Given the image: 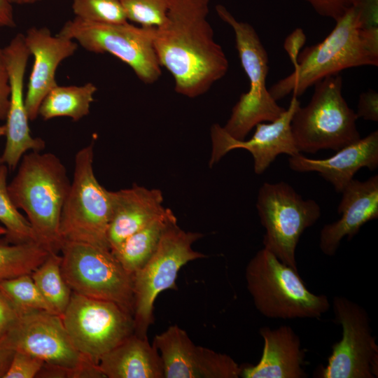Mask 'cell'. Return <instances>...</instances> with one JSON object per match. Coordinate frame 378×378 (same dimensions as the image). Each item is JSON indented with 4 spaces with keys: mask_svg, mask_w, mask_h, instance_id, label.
Wrapping results in <instances>:
<instances>
[{
    "mask_svg": "<svg viewBox=\"0 0 378 378\" xmlns=\"http://www.w3.org/2000/svg\"><path fill=\"white\" fill-rule=\"evenodd\" d=\"M93 162L92 141L75 155L73 179L61 214L60 234L63 242H83L110 248L107 230L111 216V191L97 179Z\"/></svg>",
    "mask_w": 378,
    "mask_h": 378,
    "instance_id": "cell-6",
    "label": "cell"
},
{
    "mask_svg": "<svg viewBox=\"0 0 378 378\" xmlns=\"http://www.w3.org/2000/svg\"><path fill=\"white\" fill-rule=\"evenodd\" d=\"M378 49L365 39L359 11L351 6L337 21L326 38L300 52L293 71L274 83L269 92L278 101L292 93L298 97L326 77L360 66H377Z\"/></svg>",
    "mask_w": 378,
    "mask_h": 378,
    "instance_id": "cell-3",
    "label": "cell"
},
{
    "mask_svg": "<svg viewBox=\"0 0 378 378\" xmlns=\"http://www.w3.org/2000/svg\"><path fill=\"white\" fill-rule=\"evenodd\" d=\"M6 229L4 228V227L0 223V237L1 236H4L6 234Z\"/></svg>",
    "mask_w": 378,
    "mask_h": 378,
    "instance_id": "cell-43",
    "label": "cell"
},
{
    "mask_svg": "<svg viewBox=\"0 0 378 378\" xmlns=\"http://www.w3.org/2000/svg\"><path fill=\"white\" fill-rule=\"evenodd\" d=\"M245 279L256 309L267 318H319L330 308L326 295L309 290L298 270L265 247L247 264Z\"/></svg>",
    "mask_w": 378,
    "mask_h": 378,
    "instance_id": "cell-4",
    "label": "cell"
},
{
    "mask_svg": "<svg viewBox=\"0 0 378 378\" xmlns=\"http://www.w3.org/2000/svg\"><path fill=\"white\" fill-rule=\"evenodd\" d=\"M111 216L107 230L111 250L158 217L165 209L160 190L136 184L130 188L111 191Z\"/></svg>",
    "mask_w": 378,
    "mask_h": 378,
    "instance_id": "cell-21",
    "label": "cell"
},
{
    "mask_svg": "<svg viewBox=\"0 0 378 378\" xmlns=\"http://www.w3.org/2000/svg\"><path fill=\"white\" fill-rule=\"evenodd\" d=\"M202 236L199 232L184 231L177 223L172 224L163 233L153 255L133 274V317L135 333L139 336L147 337L154 321V303L159 294L168 289L177 290L176 281L181 267L205 258L192 248Z\"/></svg>",
    "mask_w": 378,
    "mask_h": 378,
    "instance_id": "cell-9",
    "label": "cell"
},
{
    "mask_svg": "<svg viewBox=\"0 0 378 378\" xmlns=\"http://www.w3.org/2000/svg\"><path fill=\"white\" fill-rule=\"evenodd\" d=\"M0 344L62 368L68 378L104 377L98 365L76 349L61 316L50 312L30 310L20 313L0 339Z\"/></svg>",
    "mask_w": 378,
    "mask_h": 378,
    "instance_id": "cell-7",
    "label": "cell"
},
{
    "mask_svg": "<svg viewBox=\"0 0 378 378\" xmlns=\"http://www.w3.org/2000/svg\"><path fill=\"white\" fill-rule=\"evenodd\" d=\"M4 164L1 157H0V167Z\"/></svg>",
    "mask_w": 378,
    "mask_h": 378,
    "instance_id": "cell-44",
    "label": "cell"
},
{
    "mask_svg": "<svg viewBox=\"0 0 378 378\" xmlns=\"http://www.w3.org/2000/svg\"><path fill=\"white\" fill-rule=\"evenodd\" d=\"M153 345L162 359L164 378H238L241 366L230 356L196 345L178 326L155 335Z\"/></svg>",
    "mask_w": 378,
    "mask_h": 378,
    "instance_id": "cell-15",
    "label": "cell"
},
{
    "mask_svg": "<svg viewBox=\"0 0 378 378\" xmlns=\"http://www.w3.org/2000/svg\"><path fill=\"white\" fill-rule=\"evenodd\" d=\"M262 354L255 365L241 366L243 378H304V352L300 340L293 328L282 326L275 329L262 327Z\"/></svg>",
    "mask_w": 378,
    "mask_h": 378,
    "instance_id": "cell-22",
    "label": "cell"
},
{
    "mask_svg": "<svg viewBox=\"0 0 378 378\" xmlns=\"http://www.w3.org/2000/svg\"><path fill=\"white\" fill-rule=\"evenodd\" d=\"M335 321L341 325V340L332 346L320 378H374L378 375V346L366 310L343 296L332 301Z\"/></svg>",
    "mask_w": 378,
    "mask_h": 378,
    "instance_id": "cell-14",
    "label": "cell"
},
{
    "mask_svg": "<svg viewBox=\"0 0 378 378\" xmlns=\"http://www.w3.org/2000/svg\"><path fill=\"white\" fill-rule=\"evenodd\" d=\"M49 253L36 241L10 244L0 239V281L31 274Z\"/></svg>",
    "mask_w": 378,
    "mask_h": 378,
    "instance_id": "cell-27",
    "label": "cell"
},
{
    "mask_svg": "<svg viewBox=\"0 0 378 378\" xmlns=\"http://www.w3.org/2000/svg\"><path fill=\"white\" fill-rule=\"evenodd\" d=\"M5 134H6V126H5V125H0V137L2 136H5Z\"/></svg>",
    "mask_w": 378,
    "mask_h": 378,
    "instance_id": "cell-42",
    "label": "cell"
},
{
    "mask_svg": "<svg viewBox=\"0 0 378 378\" xmlns=\"http://www.w3.org/2000/svg\"><path fill=\"white\" fill-rule=\"evenodd\" d=\"M31 276L52 312L62 316L69 303L72 291L62 275L61 255L50 252L31 273Z\"/></svg>",
    "mask_w": 378,
    "mask_h": 378,
    "instance_id": "cell-26",
    "label": "cell"
},
{
    "mask_svg": "<svg viewBox=\"0 0 378 378\" xmlns=\"http://www.w3.org/2000/svg\"><path fill=\"white\" fill-rule=\"evenodd\" d=\"M45 363L32 355L15 351L9 368L4 378L37 377Z\"/></svg>",
    "mask_w": 378,
    "mask_h": 378,
    "instance_id": "cell-32",
    "label": "cell"
},
{
    "mask_svg": "<svg viewBox=\"0 0 378 378\" xmlns=\"http://www.w3.org/2000/svg\"><path fill=\"white\" fill-rule=\"evenodd\" d=\"M127 20L158 27L165 21L170 0H120Z\"/></svg>",
    "mask_w": 378,
    "mask_h": 378,
    "instance_id": "cell-31",
    "label": "cell"
},
{
    "mask_svg": "<svg viewBox=\"0 0 378 378\" xmlns=\"http://www.w3.org/2000/svg\"><path fill=\"white\" fill-rule=\"evenodd\" d=\"M355 113L358 118L377 122L378 93L372 89L362 92L359 96L357 111Z\"/></svg>",
    "mask_w": 378,
    "mask_h": 378,
    "instance_id": "cell-35",
    "label": "cell"
},
{
    "mask_svg": "<svg viewBox=\"0 0 378 378\" xmlns=\"http://www.w3.org/2000/svg\"><path fill=\"white\" fill-rule=\"evenodd\" d=\"M9 75L10 95L6 117V145L1 158L8 169L14 170L28 150L42 151L46 142L31 134L24 101V74L29 51L24 34H16L3 48Z\"/></svg>",
    "mask_w": 378,
    "mask_h": 378,
    "instance_id": "cell-16",
    "label": "cell"
},
{
    "mask_svg": "<svg viewBox=\"0 0 378 378\" xmlns=\"http://www.w3.org/2000/svg\"><path fill=\"white\" fill-rule=\"evenodd\" d=\"M341 192V218L325 225L320 233L319 247L328 256L335 255L344 237L350 240L364 224L378 218L377 175L365 181L352 179Z\"/></svg>",
    "mask_w": 378,
    "mask_h": 378,
    "instance_id": "cell-19",
    "label": "cell"
},
{
    "mask_svg": "<svg viewBox=\"0 0 378 378\" xmlns=\"http://www.w3.org/2000/svg\"><path fill=\"white\" fill-rule=\"evenodd\" d=\"M97 90L92 83L79 86L57 85L43 99L38 115L44 120L68 117L74 121H78L89 114Z\"/></svg>",
    "mask_w": 378,
    "mask_h": 378,
    "instance_id": "cell-25",
    "label": "cell"
},
{
    "mask_svg": "<svg viewBox=\"0 0 378 378\" xmlns=\"http://www.w3.org/2000/svg\"><path fill=\"white\" fill-rule=\"evenodd\" d=\"M215 9L234 31L236 48L250 84L248 92L241 94L232 108V118L245 129L276 120L286 109L276 103L267 88L269 58L256 31L250 24L237 20L224 6L216 5Z\"/></svg>",
    "mask_w": 378,
    "mask_h": 378,
    "instance_id": "cell-12",
    "label": "cell"
},
{
    "mask_svg": "<svg viewBox=\"0 0 378 378\" xmlns=\"http://www.w3.org/2000/svg\"><path fill=\"white\" fill-rule=\"evenodd\" d=\"M75 18L98 23L128 22L120 0H72Z\"/></svg>",
    "mask_w": 378,
    "mask_h": 378,
    "instance_id": "cell-30",
    "label": "cell"
},
{
    "mask_svg": "<svg viewBox=\"0 0 378 378\" xmlns=\"http://www.w3.org/2000/svg\"><path fill=\"white\" fill-rule=\"evenodd\" d=\"M61 317L76 349L97 365L135 332L133 315L118 304L74 292Z\"/></svg>",
    "mask_w": 378,
    "mask_h": 378,
    "instance_id": "cell-13",
    "label": "cell"
},
{
    "mask_svg": "<svg viewBox=\"0 0 378 378\" xmlns=\"http://www.w3.org/2000/svg\"><path fill=\"white\" fill-rule=\"evenodd\" d=\"M8 183L15 205L22 210L37 241L49 252L59 253L63 244L60 218L71 182L61 160L54 153L30 151Z\"/></svg>",
    "mask_w": 378,
    "mask_h": 378,
    "instance_id": "cell-2",
    "label": "cell"
},
{
    "mask_svg": "<svg viewBox=\"0 0 378 378\" xmlns=\"http://www.w3.org/2000/svg\"><path fill=\"white\" fill-rule=\"evenodd\" d=\"M305 42L306 35L301 28L294 29L284 41V48L293 67L297 65L298 56Z\"/></svg>",
    "mask_w": 378,
    "mask_h": 378,
    "instance_id": "cell-37",
    "label": "cell"
},
{
    "mask_svg": "<svg viewBox=\"0 0 378 378\" xmlns=\"http://www.w3.org/2000/svg\"><path fill=\"white\" fill-rule=\"evenodd\" d=\"M61 270L72 292L113 302L134 314L133 275L108 248L64 241Z\"/></svg>",
    "mask_w": 378,
    "mask_h": 378,
    "instance_id": "cell-8",
    "label": "cell"
},
{
    "mask_svg": "<svg viewBox=\"0 0 378 378\" xmlns=\"http://www.w3.org/2000/svg\"><path fill=\"white\" fill-rule=\"evenodd\" d=\"M317 14L337 21L351 6V0H304Z\"/></svg>",
    "mask_w": 378,
    "mask_h": 378,
    "instance_id": "cell-34",
    "label": "cell"
},
{
    "mask_svg": "<svg viewBox=\"0 0 378 378\" xmlns=\"http://www.w3.org/2000/svg\"><path fill=\"white\" fill-rule=\"evenodd\" d=\"M289 167L298 172H315L341 192L361 168L378 167V131L340 148L326 159H312L300 155L290 156Z\"/></svg>",
    "mask_w": 378,
    "mask_h": 378,
    "instance_id": "cell-20",
    "label": "cell"
},
{
    "mask_svg": "<svg viewBox=\"0 0 378 378\" xmlns=\"http://www.w3.org/2000/svg\"><path fill=\"white\" fill-rule=\"evenodd\" d=\"M256 208L265 229L264 247L298 270L295 251L300 237L319 219L320 206L313 200H304L291 186L280 181L262 185Z\"/></svg>",
    "mask_w": 378,
    "mask_h": 378,
    "instance_id": "cell-11",
    "label": "cell"
},
{
    "mask_svg": "<svg viewBox=\"0 0 378 378\" xmlns=\"http://www.w3.org/2000/svg\"><path fill=\"white\" fill-rule=\"evenodd\" d=\"M0 292L19 313L30 310L54 313L34 282L31 274L0 281Z\"/></svg>",
    "mask_w": 378,
    "mask_h": 378,
    "instance_id": "cell-29",
    "label": "cell"
},
{
    "mask_svg": "<svg viewBox=\"0 0 378 378\" xmlns=\"http://www.w3.org/2000/svg\"><path fill=\"white\" fill-rule=\"evenodd\" d=\"M12 5H29L35 4L41 0H8Z\"/></svg>",
    "mask_w": 378,
    "mask_h": 378,
    "instance_id": "cell-41",
    "label": "cell"
},
{
    "mask_svg": "<svg viewBox=\"0 0 378 378\" xmlns=\"http://www.w3.org/2000/svg\"><path fill=\"white\" fill-rule=\"evenodd\" d=\"M25 44L34 57L24 101L29 121L38 116L40 105L57 83L55 73L60 63L72 56L78 44L74 40L52 35L47 27H30L24 34Z\"/></svg>",
    "mask_w": 378,
    "mask_h": 378,
    "instance_id": "cell-18",
    "label": "cell"
},
{
    "mask_svg": "<svg viewBox=\"0 0 378 378\" xmlns=\"http://www.w3.org/2000/svg\"><path fill=\"white\" fill-rule=\"evenodd\" d=\"M300 105L298 97L293 96L288 108L281 117L269 123L257 124L253 136L248 140L234 139L219 124L213 125L211 127V154L209 167L217 163L228 152L243 148L251 153L255 173L260 174L280 154L292 156L300 153L295 146L290 127L293 115Z\"/></svg>",
    "mask_w": 378,
    "mask_h": 378,
    "instance_id": "cell-17",
    "label": "cell"
},
{
    "mask_svg": "<svg viewBox=\"0 0 378 378\" xmlns=\"http://www.w3.org/2000/svg\"><path fill=\"white\" fill-rule=\"evenodd\" d=\"M209 0H170L153 44L161 66L174 77L175 90L189 98L206 93L228 70V60L208 21Z\"/></svg>",
    "mask_w": 378,
    "mask_h": 378,
    "instance_id": "cell-1",
    "label": "cell"
},
{
    "mask_svg": "<svg viewBox=\"0 0 378 378\" xmlns=\"http://www.w3.org/2000/svg\"><path fill=\"white\" fill-rule=\"evenodd\" d=\"M13 6L8 0H0V27H15Z\"/></svg>",
    "mask_w": 378,
    "mask_h": 378,
    "instance_id": "cell-39",
    "label": "cell"
},
{
    "mask_svg": "<svg viewBox=\"0 0 378 378\" xmlns=\"http://www.w3.org/2000/svg\"><path fill=\"white\" fill-rule=\"evenodd\" d=\"M351 2L359 11L361 30L378 34V0H351Z\"/></svg>",
    "mask_w": 378,
    "mask_h": 378,
    "instance_id": "cell-33",
    "label": "cell"
},
{
    "mask_svg": "<svg viewBox=\"0 0 378 378\" xmlns=\"http://www.w3.org/2000/svg\"><path fill=\"white\" fill-rule=\"evenodd\" d=\"M175 223L177 219L174 212L165 208L161 214L111 251L122 266L133 275L147 262L155 251L164 231Z\"/></svg>",
    "mask_w": 378,
    "mask_h": 378,
    "instance_id": "cell-24",
    "label": "cell"
},
{
    "mask_svg": "<svg viewBox=\"0 0 378 378\" xmlns=\"http://www.w3.org/2000/svg\"><path fill=\"white\" fill-rule=\"evenodd\" d=\"M8 171L6 164L0 167V223L6 231L4 239L10 244L38 242L29 220L19 211L8 194Z\"/></svg>",
    "mask_w": 378,
    "mask_h": 378,
    "instance_id": "cell-28",
    "label": "cell"
},
{
    "mask_svg": "<svg viewBox=\"0 0 378 378\" xmlns=\"http://www.w3.org/2000/svg\"><path fill=\"white\" fill-rule=\"evenodd\" d=\"M20 313L0 292V339L10 329Z\"/></svg>",
    "mask_w": 378,
    "mask_h": 378,
    "instance_id": "cell-38",
    "label": "cell"
},
{
    "mask_svg": "<svg viewBox=\"0 0 378 378\" xmlns=\"http://www.w3.org/2000/svg\"><path fill=\"white\" fill-rule=\"evenodd\" d=\"M10 86L3 48H0V120H6L10 104Z\"/></svg>",
    "mask_w": 378,
    "mask_h": 378,
    "instance_id": "cell-36",
    "label": "cell"
},
{
    "mask_svg": "<svg viewBox=\"0 0 378 378\" xmlns=\"http://www.w3.org/2000/svg\"><path fill=\"white\" fill-rule=\"evenodd\" d=\"M98 367L105 378H164L159 352L135 332L103 355Z\"/></svg>",
    "mask_w": 378,
    "mask_h": 378,
    "instance_id": "cell-23",
    "label": "cell"
},
{
    "mask_svg": "<svg viewBox=\"0 0 378 378\" xmlns=\"http://www.w3.org/2000/svg\"><path fill=\"white\" fill-rule=\"evenodd\" d=\"M310 102L295 110L290 122L298 150L315 153L323 149L338 150L360 138L356 114L342 95L340 74L314 85Z\"/></svg>",
    "mask_w": 378,
    "mask_h": 378,
    "instance_id": "cell-5",
    "label": "cell"
},
{
    "mask_svg": "<svg viewBox=\"0 0 378 378\" xmlns=\"http://www.w3.org/2000/svg\"><path fill=\"white\" fill-rule=\"evenodd\" d=\"M155 27L129 23H98L74 17L57 34L71 38L85 50L109 53L127 64L144 83H153L161 76L153 40Z\"/></svg>",
    "mask_w": 378,
    "mask_h": 378,
    "instance_id": "cell-10",
    "label": "cell"
},
{
    "mask_svg": "<svg viewBox=\"0 0 378 378\" xmlns=\"http://www.w3.org/2000/svg\"><path fill=\"white\" fill-rule=\"evenodd\" d=\"M15 351L0 344V378H4L7 372Z\"/></svg>",
    "mask_w": 378,
    "mask_h": 378,
    "instance_id": "cell-40",
    "label": "cell"
}]
</instances>
